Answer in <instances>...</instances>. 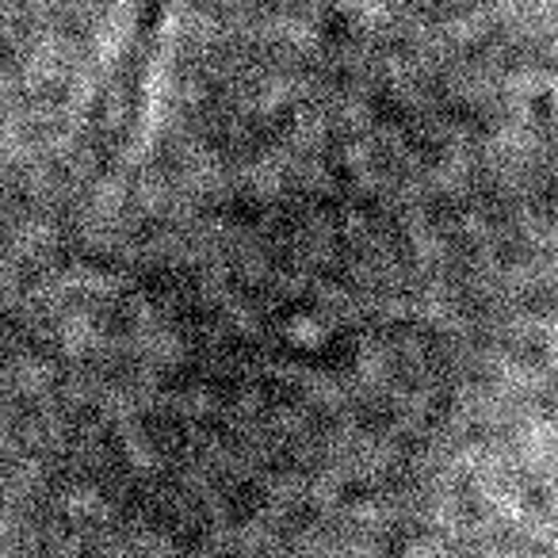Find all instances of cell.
I'll return each instance as SVG.
<instances>
[{
    "label": "cell",
    "mask_w": 558,
    "mask_h": 558,
    "mask_svg": "<svg viewBox=\"0 0 558 558\" xmlns=\"http://www.w3.org/2000/svg\"><path fill=\"white\" fill-rule=\"evenodd\" d=\"M165 16H169V0H146V9H142V16H138V32H134V39H131V54H126V65H123L126 119H131V111L138 108V100H142V85H146L149 65H154Z\"/></svg>",
    "instance_id": "1"
}]
</instances>
